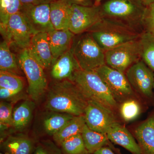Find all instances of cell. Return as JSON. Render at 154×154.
Here are the masks:
<instances>
[{"label":"cell","mask_w":154,"mask_h":154,"mask_svg":"<svg viewBox=\"0 0 154 154\" xmlns=\"http://www.w3.org/2000/svg\"><path fill=\"white\" fill-rule=\"evenodd\" d=\"M45 108L50 111L84 115L88 100L72 81H56L48 87Z\"/></svg>","instance_id":"6da1fadb"},{"label":"cell","mask_w":154,"mask_h":154,"mask_svg":"<svg viewBox=\"0 0 154 154\" xmlns=\"http://www.w3.org/2000/svg\"><path fill=\"white\" fill-rule=\"evenodd\" d=\"M104 51L140 37L142 32L104 17L88 30Z\"/></svg>","instance_id":"7a4b0ae2"},{"label":"cell","mask_w":154,"mask_h":154,"mask_svg":"<svg viewBox=\"0 0 154 154\" xmlns=\"http://www.w3.org/2000/svg\"><path fill=\"white\" fill-rule=\"evenodd\" d=\"M72 81L88 100L96 101L118 113V103L106 84L96 72L80 69L76 72Z\"/></svg>","instance_id":"3957f363"},{"label":"cell","mask_w":154,"mask_h":154,"mask_svg":"<svg viewBox=\"0 0 154 154\" xmlns=\"http://www.w3.org/2000/svg\"><path fill=\"white\" fill-rule=\"evenodd\" d=\"M18 59L27 78L30 99L35 103L40 102L46 95L48 88L44 69L30 55L27 48L20 51Z\"/></svg>","instance_id":"277c9868"},{"label":"cell","mask_w":154,"mask_h":154,"mask_svg":"<svg viewBox=\"0 0 154 154\" xmlns=\"http://www.w3.org/2000/svg\"><path fill=\"white\" fill-rule=\"evenodd\" d=\"M141 5H138L131 0H110L103 5L102 9L104 17L142 33V20L145 7Z\"/></svg>","instance_id":"5b68a950"},{"label":"cell","mask_w":154,"mask_h":154,"mask_svg":"<svg viewBox=\"0 0 154 154\" xmlns=\"http://www.w3.org/2000/svg\"><path fill=\"white\" fill-rule=\"evenodd\" d=\"M73 42L72 50L81 69L95 71L106 64L105 52L89 32L83 33Z\"/></svg>","instance_id":"8992f818"},{"label":"cell","mask_w":154,"mask_h":154,"mask_svg":"<svg viewBox=\"0 0 154 154\" xmlns=\"http://www.w3.org/2000/svg\"><path fill=\"white\" fill-rule=\"evenodd\" d=\"M105 52L106 65L125 73L130 67L141 59L140 37Z\"/></svg>","instance_id":"52a82bcc"},{"label":"cell","mask_w":154,"mask_h":154,"mask_svg":"<svg viewBox=\"0 0 154 154\" xmlns=\"http://www.w3.org/2000/svg\"><path fill=\"white\" fill-rule=\"evenodd\" d=\"M0 32L4 40L10 46H14L21 51L28 48L34 35L21 11L11 16L5 28Z\"/></svg>","instance_id":"ba28073f"},{"label":"cell","mask_w":154,"mask_h":154,"mask_svg":"<svg viewBox=\"0 0 154 154\" xmlns=\"http://www.w3.org/2000/svg\"><path fill=\"white\" fill-rule=\"evenodd\" d=\"M105 82L119 105L125 100L138 98L125 73L104 65L95 71Z\"/></svg>","instance_id":"9c48e42d"},{"label":"cell","mask_w":154,"mask_h":154,"mask_svg":"<svg viewBox=\"0 0 154 154\" xmlns=\"http://www.w3.org/2000/svg\"><path fill=\"white\" fill-rule=\"evenodd\" d=\"M130 84L138 96L148 100L153 99L154 72L141 59L125 72Z\"/></svg>","instance_id":"30bf717a"},{"label":"cell","mask_w":154,"mask_h":154,"mask_svg":"<svg viewBox=\"0 0 154 154\" xmlns=\"http://www.w3.org/2000/svg\"><path fill=\"white\" fill-rule=\"evenodd\" d=\"M84 115L90 129L102 133L106 134L112 127L121 123L117 113L93 100H88Z\"/></svg>","instance_id":"8fae6325"},{"label":"cell","mask_w":154,"mask_h":154,"mask_svg":"<svg viewBox=\"0 0 154 154\" xmlns=\"http://www.w3.org/2000/svg\"><path fill=\"white\" fill-rule=\"evenodd\" d=\"M104 17L100 6L72 5L69 30L75 35L86 33Z\"/></svg>","instance_id":"7c38bea8"},{"label":"cell","mask_w":154,"mask_h":154,"mask_svg":"<svg viewBox=\"0 0 154 154\" xmlns=\"http://www.w3.org/2000/svg\"><path fill=\"white\" fill-rule=\"evenodd\" d=\"M21 12L34 34L49 33L54 30L50 19V4L22 5Z\"/></svg>","instance_id":"4fadbf2b"},{"label":"cell","mask_w":154,"mask_h":154,"mask_svg":"<svg viewBox=\"0 0 154 154\" xmlns=\"http://www.w3.org/2000/svg\"><path fill=\"white\" fill-rule=\"evenodd\" d=\"M28 49L30 55L43 68L52 65L53 58L48 33H38L33 35Z\"/></svg>","instance_id":"5bb4252c"},{"label":"cell","mask_w":154,"mask_h":154,"mask_svg":"<svg viewBox=\"0 0 154 154\" xmlns=\"http://www.w3.org/2000/svg\"><path fill=\"white\" fill-rule=\"evenodd\" d=\"M132 134L142 154H154V110L135 128Z\"/></svg>","instance_id":"9a60e30c"},{"label":"cell","mask_w":154,"mask_h":154,"mask_svg":"<svg viewBox=\"0 0 154 154\" xmlns=\"http://www.w3.org/2000/svg\"><path fill=\"white\" fill-rule=\"evenodd\" d=\"M81 69L72 48L60 57L51 65V75L55 81H72L76 72Z\"/></svg>","instance_id":"2e32d148"},{"label":"cell","mask_w":154,"mask_h":154,"mask_svg":"<svg viewBox=\"0 0 154 154\" xmlns=\"http://www.w3.org/2000/svg\"><path fill=\"white\" fill-rule=\"evenodd\" d=\"M37 142L28 135L14 134L1 142V148L5 154H32Z\"/></svg>","instance_id":"e0dca14e"},{"label":"cell","mask_w":154,"mask_h":154,"mask_svg":"<svg viewBox=\"0 0 154 154\" xmlns=\"http://www.w3.org/2000/svg\"><path fill=\"white\" fill-rule=\"evenodd\" d=\"M106 134L112 143L121 146L131 154H142L133 135L121 123L112 127Z\"/></svg>","instance_id":"ac0fdd59"},{"label":"cell","mask_w":154,"mask_h":154,"mask_svg":"<svg viewBox=\"0 0 154 154\" xmlns=\"http://www.w3.org/2000/svg\"><path fill=\"white\" fill-rule=\"evenodd\" d=\"M75 35L69 30L54 29L48 33V39L53 58L52 64L60 57L71 49Z\"/></svg>","instance_id":"d6986e66"},{"label":"cell","mask_w":154,"mask_h":154,"mask_svg":"<svg viewBox=\"0 0 154 154\" xmlns=\"http://www.w3.org/2000/svg\"><path fill=\"white\" fill-rule=\"evenodd\" d=\"M84 143L90 154H94L104 147H109L117 154H121L120 150L116 148L107 137L106 134L90 129L85 124L82 133Z\"/></svg>","instance_id":"ffe728a7"},{"label":"cell","mask_w":154,"mask_h":154,"mask_svg":"<svg viewBox=\"0 0 154 154\" xmlns=\"http://www.w3.org/2000/svg\"><path fill=\"white\" fill-rule=\"evenodd\" d=\"M71 5L63 0H54L50 4L51 21L55 30H69Z\"/></svg>","instance_id":"44dd1931"},{"label":"cell","mask_w":154,"mask_h":154,"mask_svg":"<svg viewBox=\"0 0 154 154\" xmlns=\"http://www.w3.org/2000/svg\"><path fill=\"white\" fill-rule=\"evenodd\" d=\"M35 103L31 99H26L14 108L11 127L14 132L22 131L28 127L33 117Z\"/></svg>","instance_id":"7402d4cb"},{"label":"cell","mask_w":154,"mask_h":154,"mask_svg":"<svg viewBox=\"0 0 154 154\" xmlns=\"http://www.w3.org/2000/svg\"><path fill=\"white\" fill-rule=\"evenodd\" d=\"M85 124L84 115L74 116L58 132L53 136V140L60 147L62 143L69 138L82 134Z\"/></svg>","instance_id":"603a6c76"},{"label":"cell","mask_w":154,"mask_h":154,"mask_svg":"<svg viewBox=\"0 0 154 154\" xmlns=\"http://www.w3.org/2000/svg\"><path fill=\"white\" fill-rule=\"evenodd\" d=\"M0 71L20 76L22 74L19 59L11 51L10 45L4 40L0 44Z\"/></svg>","instance_id":"cb8c5ba5"},{"label":"cell","mask_w":154,"mask_h":154,"mask_svg":"<svg viewBox=\"0 0 154 154\" xmlns=\"http://www.w3.org/2000/svg\"><path fill=\"white\" fill-rule=\"evenodd\" d=\"M51 112L43 119L42 127L45 134L52 137L71 120L74 116L67 113Z\"/></svg>","instance_id":"d4e9b609"},{"label":"cell","mask_w":154,"mask_h":154,"mask_svg":"<svg viewBox=\"0 0 154 154\" xmlns=\"http://www.w3.org/2000/svg\"><path fill=\"white\" fill-rule=\"evenodd\" d=\"M142 111V107L137 97L127 99L119 105L118 113L125 122H130L136 119Z\"/></svg>","instance_id":"484cf974"},{"label":"cell","mask_w":154,"mask_h":154,"mask_svg":"<svg viewBox=\"0 0 154 154\" xmlns=\"http://www.w3.org/2000/svg\"><path fill=\"white\" fill-rule=\"evenodd\" d=\"M20 0H0V30L5 28L11 16L21 11Z\"/></svg>","instance_id":"4316f807"},{"label":"cell","mask_w":154,"mask_h":154,"mask_svg":"<svg viewBox=\"0 0 154 154\" xmlns=\"http://www.w3.org/2000/svg\"><path fill=\"white\" fill-rule=\"evenodd\" d=\"M141 60L154 72V37L143 32L140 37Z\"/></svg>","instance_id":"83f0119b"},{"label":"cell","mask_w":154,"mask_h":154,"mask_svg":"<svg viewBox=\"0 0 154 154\" xmlns=\"http://www.w3.org/2000/svg\"><path fill=\"white\" fill-rule=\"evenodd\" d=\"M60 147L63 154H90L86 149L82 134L69 138Z\"/></svg>","instance_id":"f1b7e54d"},{"label":"cell","mask_w":154,"mask_h":154,"mask_svg":"<svg viewBox=\"0 0 154 154\" xmlns=\"http://www.w3.org/2000/svg\"><path fill=\"white\" fill-rule=\"evenodd\" d=\"M24 87L25 82L21 76L0 71V88L20 93L22 92Z\"/></svg>","instance_id":"f546056e"},{"label":"cell","mask_w":154,"mask_h":154,"mask_svg":"<svg viewBox=\"0 0 154 154\" xmlns=\"http://www.w3.org/2000/svg\"><path fill=\"white\" fill-rule=\"evenodd\" d=\"M13 103L1 101L0 103V126L1 132L12 126L13 114Z\"/></svg>","instance_id":"4dcf8cb0"},{"label":"cell","mask_w":154,"mask_h":154,"mask_svg":"<svg viewBox=\"0 0 154 154\" xmlns=\"http://www.w3.org/2000/svg\"><path fill=\"white\" fill-rule=\"evenodd\" d=\"M32 154H63L60 147L50 140L38 141Z\"/></svg>","instance_id":"1f68e13d"},{"label":"cell","mask_w":154,"mask_h":154,"mask_svg":"<svg viewBox=\"0 0 154 154\" xmlns=\"http://www.w3.org/2000/svg\"><path fill=\"white\" fill-rule=\"evenodd\" d=\"M143 32L154 37V2L146 6L142 20Z\"/></svg>","instance_id":"d6a6232c"},{"label":"cell","mask_w":154,"mask_h":154,"mask_svg":"<svg viewBox=\"0 0 154 154\" xmlns=\"http://www.w3.org/2000/svg\"><path fill=\"white\" fill-rule=\"evenodd\" d=\"M24 97L22 92H14L4 88H0V99L2 101L13 103Z\"/></svg>","instance_id":"836d02e7"},{"label":"cell","mask_w":154,"mask_h":154,"mask_svg":"<svg viewBox=\"0 0 154 154\" xmlns=\"http://www.w3.org/2000/svg\"><path fill=\"white\" fill-rule=\"evenodd\" d=\"M22 5H37L50 4L54 0H20Z\"/></svg>","instance_id":"e575fe53"},{"label":"cell","mask_w":154,"mask_h":154,"mask_svg":"<svg viewBox=\"0 0 154 154\" xmlns=\"http://www.w3.org/2000/svg\"><path fill=\"white\" fill-rule=\"evenodd\" d=\"M71 5H79L91 6V0H63Z\"/></svg>","instance_id":"d590c367"},{"label":"cell","mask_w":154,"mask_h":154,"mask_svg":"<svg viewBox=\"0 0 154 154\" xmlns=\"http://www.w3.org/2000/svg\"><path fill=\"white\" fill-rule=\"evenodd\" d=\"M94 154H115L114 152L109 147L105 146L99 149Z\"/></svg>","instance_id":"8d00e7d4"},{"label":"cell","mask_w":154,"mask_h":154,"mask_svg":"<svg viewBox=\"0 0 154 154\" xmlns=\"http://www.w3.org/2000/svg\"><path fill=\"white\" fill-rule=\"evenodd\" d=\"M139 2L144 6H146L152 3H154V0H139Z\"/></svg>","instance_id":"74e56055"},{"label":"cell","mask_w":154,"mask_h":154,"mask_svg":"<svg viewBox=\"0 0 154 154\" xmlns=\"http://www.w3.org/2000/svg\"><path fill=\"white\" fill-rule=\"evenodd\" d=\"M102 0H95L94 5L96 6H100L101 2H102Z\"/></svg>","instance_id":"f35d334b"},{"label":"cell","mask_w":154,"mask_h":154,"mask_svg":"<svg viewBox=\"0 0 154 154\" xmlns=\"http://www.w3.org/2000/svg\"><path fill=\"white\" fill-rule=\"evenodd\" d=\"M0 154H5L3 153H2V152H1V153H0Z\"/></svg>","instance_id":"ab89813d"},{"label":"cell","mask_w":154,"mask_h":154,"mask_svg":"<svg viewBox=\"0 0 154 154\" xmlns=\"http://www.w3.org/2000/svg\"></svg>","instance_id":"60d3db41"}]
</instances>
